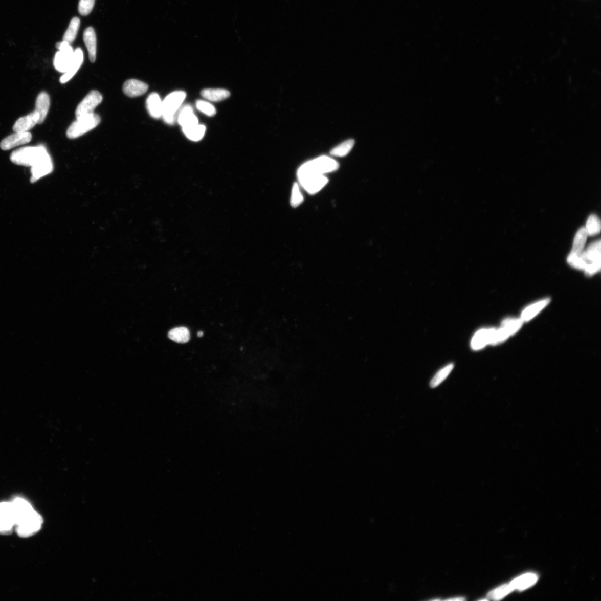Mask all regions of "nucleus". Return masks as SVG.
Masks as SVG:
<instances>
[{
	"instance_id": "obj_31",
	"label": "nucleus",
	"mask_w": 601,
	"mask_h": 601,
	"mask_svg": "<svg viewBox=\"0 0 601 601\" xmlns=\"http://www.w3.org/2000/svg\"><path fill=\"white\" fill-rule=\"evenodd\" d=\"M523 322L521 319H507L503 321L502 327L505 328L510 335H512L520 330Z\"/></svg>"
},
{
	"instance_id": "obj_3",
	"label": "nucleus",
	"mask_w": 601,
	"mask_h": 601,
	"mask_svg": "<svg viewBox=\"0 0 601 601\" xmlns=\"http://www.w3.org/2000/svg\"><path fill=\"white\" fill-rule=\"evenodd\" d=\"M48 153L47 148L42 145L25 147L14 150L10 155V160L16 165L31 168Z\"/></svg>"
},
{
	"instance_id": "obj_23",
	"label": "nucleus",
	"mask_w": 601,
	"mask_h": 601,
	"mask_svg": "<svg viewBox=\"0 0 601 601\" xmlns=\"http://www.w3.org/2000/svg\"><path fill=\"white\" fill-rule=\"evenodd\" d=\"M201 96L212 102H220L230 96V93L222 88H207L201 92Z\"/></svg>"
},
{
	"instance_id": "obj_8",
	"label": "nucleus",
	"mask_w": 601,
	"mask_h": 601,
	"mask_svg": "<svg viewBox=\"0 0 601 601\" xmlns=\"http://www.w3.org/2000/svg\"><path fill=\"white\" fill-rule=\"evenodd\" d=\"M15 526V515L11 502L0 503V535H9Z\"/></svg>"
},
{
	"instance_id": "obj_32",
	"label": "nucleus",
	"mask_w": 601,
	"mask_h": 601,
	"mask_svg": "<svg viewBox=\"0 0 601 601\" xmlns=\"http://www.w3.org/2000/svg\"><path fill=\"white\" fill-rule=\"evenodd\" d=\"M512 591H514V589L510 584L504 585L490 592L488 596V597L492 599H501L505 596H507Z\"/></svg>"
},
{
	"instance_id": "obj_15",
	"label": "nucleus",
	"mask_w": 601,
	"mask_h": 601,
	"mask_svg": "<svg viewBox=\"0 0 601 601\" xmlns=\"http://www.w3.org/2000/svg\"><path fill=\"white\" fill-rule=\"evenodd\" d=\"M176 120L182 128L198 124V119L194 114L193 107L189 105L183 106L180 109L177 114Z\"/></svg>"
},
{
	"instance_id": "obj_6",
	"label": "nucleus",
	"mask_w": 601,
	"mask_h": 601,
	"mask_svg": "<svg viewBox=\"0 0 601 601\" xmlns=\"http://www.w3.org/2000/svg\"><path fill=\"white\" fill-rule=\"evenodd\" d=\"M59 52H57L54 60V65L57 71L65 73L72 60L74 50L71 43L63 41L56 45Z\"/></svg>"
},
{
	"instance_id": "obj_13",
	"label": "nucleus",
	"mask_w": 601,
	"mask_h": 601,
	"mask_svg": "<svg viewBox=\"0 0 601 601\" xmlns=\"http://www.w3.org/2000/svg\"><path fill=\"white\" fill-rule=\"evenodd\" d=\"M83 52L82 51L81 49L77 48L74 52L72 60L68 71L63 74L60 79V83L61 84H65L72 79L76 73L78 72L82 64H83Z\"/></svg>"
},
{
	"instance_id": "obj_34",
	"label": "nucleus",
	"mask_w": 601,
	"mask_h": 601,
	"mask_svg": "<svg viewBox=\"0 0 601 601\" xmlns=\"http://www.w3.org/2000/svg\"><path fill=\"white\" fill-rule=\"evenodd\" d=\"M303 201V197L301 192L300 187L297 183H295L293 186L292 197H291L290 204L293 207L296 208L299 206Z\"/></svg>"
},
{
	"instance_id": "obj_37",
	"label": "nucleus",
	"mask_w": 601,
	"mask_h": 601,
	"mask_svg": "<svg viewBox=\"0 0 601 601\" xmlns=\"http://www.w3.org/2000/svg\"><path fill=\"white\" fill-rule=\"evenodd\" d=\"M464 598H463V597H460V598H450V599H448L447 600H464Z\"/></svg>"
},
{
	"instance_id": "obj_30",
	"label": "nucleus",
	"mask_w": 601,
	"mask_h": 601,
	"mask_svg": "<svg viewBox=\"0 0 601 601\" xmlns=\"http://www.w3.org/2000/svg\"><path fill=\"white\" fill-rule=\"evenodd\" d=\"M354 144L355 142L352 139L346 141L334 148L331 151V154L333 156L344 157L349 153Z\"/></svg>"
},
{
	"instance_id": "obj_20",
	"label": "nucleus",
	"mask_w": 601,
	"mask_h": 601,
	"mask_svg": "<svg viewBox=\"0 0 601 601\" xmlns=\"http://www.w3.org/2000/svg\"><path fill=\"white\" fill-rule=\"evenodd\" d=\"M581 257L586 263L600 262V240L594 242L584 251Z\"/></svg>"
},
{
	"instance_id": "obj_7",
	"label": "nucleus",
	"mask_w": 601,
	"mask_h": 601,
	"mask_svg": "<svg viewBox=\"0 0 601 601\" xmlns=\"http://www.w3.org/2000/svg\"><path fill=\"white\" fill-rule=\"evenodd\" d=\"M103 100L102 94L97 91H92L78 105L75 111L76 118L91 115Z\"/></svg>"
},
{
	"instance_id": "obj_19",
	"label": "nucleus",
	"mask_w": 601,
	"mask_h": 601,
	"mask_svg": "<svg viewBox=\"0 0 601 601\" xmlns=\"http://www.w3.org/2000/svg\"><path fill=\"white\" fill-rule=\"evenodd\" d=\"M492 331L493 328L482 329L474 335L471 342L472 349L479 350L487 344H490Z\"/></svg>"
},
{
	"instance_id": "obj_24",
	"label": "nucleus",
	"mask_w": 601,
	"mask_h": 601,
	"mask_svg": "<svg viewBox=\"0 0 601 601\" xmlns=\"http://www.w3.org/2000/svg\"><path fill=\"white\" fill-rule=\"evenodd\" d=\"M549 301L548 299L543 300L529 306L523 311L521 319L523 321H528L533 319L544 307L548 304Z\"/></svg>"
},
{
	"instance_id": "obj_2",
	"label": "nucleus",
	"mask_w": 601,
	"mask_h": 601,
	"mask_svg": "<svg viewBox=\"0 0 601 601\" xmlns=\"http://www.w3.org/2000/svg\"><path fill=\"white\" fill-rule=\"evenodd\" d=\"M297 177L300 185L310 194L320 192L328 182L325 175L316 173L306 163L299 169Z\"/></svg>"
},
{
	"instance_id": "obj_1",
	"label": "nucleus",
	"mask_w": 601,
	"mask_h": 601,
	"mask_svg": "<svg viewBox=\"0 0 601 601\" xmlns=\"http://www.w3.org/2000/svg\"><path fill=\"white\" fill-rule=\"evenodd\" d=\"M11 503L15 515V529L18 536L28 538L39 532L43 524V519L33 506L26 499L20 497L15 498Z\"/></svg>"
},
{
	"instance_id": "obj_14",
	"label": "nucleus",
	"mask_w": 601,
	"mask_h": 601,
	"mask_svg": "<svg viewBox=\"0 0 601 601\" xmlns=\"http://www.w3.org/2000/svg\"><path fill=\"white\" fill-rule=\"evenodd\" d=\"M148 85L136 79L126 81L123 86L124 93L129 97L135 98L142 96L148 90Z\"/></svg>"
},
{
	"instance_id": "obj_28",
	"label": "nucleus",
	"mask_w": 601,
	"mask_h": 601,
	"mask_svg": "<svg viewBox=\"0 0 601 601\" xmlns=\"http://www.w3.org/2000/svg\"><path fill=\"white\" fill-rule=\"evenodd\" d=\"M454 368V365L451 364L444 367L437 373L430 383V387L434 388L437 387L448 376Z\"/></svg>"
},
{
	"instance_id": "obj_38",
	"label": "nucleus",
	"mask_w": 601,
	"mask_h": 601,
	"mask_svg": "<svg viewBox=\"0 0 601 601\" xmlns=\"http://www.w3.org/2000/svg\"><path fill=\"white\" fill-rule=\"evenodd\" d=\"M203 335H204V332H202V331H199V332H198V337H203Z\"/></svg>"
},
{
	"instance_id": "obj_10",
	"label": "nucleus",
	"mask_w": 601,
	"mask_h": 601,
	"mask_svg": "<svg viewBox=\"0 0 601 601\" xmlns=\"http://www.w3.org/2000/svg\"><path fill=\"white\" fill-rule=\"evenodd\" d=\"M32 139L30 132H15L5 138L0 143V148L3 150H9L20 145L29 143Z\"/></svg>"
},
{
	"instance_id": "obj_12",
	"label": "nucleus",
	"mask_w": 601,
	"mask_h": 601,
	"mask_svg": "<svg viewBox=\"0 0 601 601\" xmlns=\"http://www.w3.org/2000/svg\"><path fill=\"white\" fill-rule=\"evenodd\" d=\"M39 114L35 110L17 119L13 126V131L15 132H29L37 124H39Z\"/></svg>"
},
{
	"instance_id": "obj_22",
	"label": "nucleus",
	"mask_w": 601,
	"mask_h": 601,
	"mask_svg": "<svg viewBox=\"0 0 601 601\" xmlns=\"http://www.w3.org/2000/svg\"><path fill=\"white\" fill-rule=\"evenodd\" d=\"M538 577L535 574L528 573L521 575L512 581L510 585L514 590H523L532 586L537 582Z\"/></svg>"
},
{
	"instance_id": "obj_9",
	"label": "nucleus",
	"mask_w": 601,
	"mask_h": 601,
	"mask_svg": "<svg viewBox=\"0 0 601 601\" xmlns=\"http://www.w3.org/2000/svg\"><path fill=\"white\" fill-rule=\"evenodd\" d=\"M53 169L52 157L48 153L36 165L31 168V182L35 183L49 175L53 172Z\"/></svg>"
},
{
	"instance_id": "obj_25",
	"label": "nucleus",
	"mask_w": 601,
	"mask_h": 601,
	"mask_svg": "<svg viewBox=\"0 0 601 601\" xmlns=\"http://www.w3.org/2000/svg\"><path fill=\"white\" fill-rule=\"evenodd\" d=\"M206 126L204 125L196 124L189 127L182 128L183 132L190 140L198 142L204 137L206 132Z\"/></svg>"
},
{
	"instance_id": "obj_33",
	"label": "nucleus",
	"mask_w": 601,
	"mask_h": 601,
	"mask_svg": "<svg viewBox=\"0 0 601 601\" xmlns=\"http://www.w3.org/2000/svg\"><path fill=\"white\" fill-rule=\"evenodd\" d=\"M196 107L198 110L209 117H213L216 114V109L215 107L211 103L204 100L197 101Z\"/></svg>"
},
{
	"instance_id": "obj_4",
	"label": "nucleus",
	"mask_w": 601,
	"mask_h": 601,
	"mask_svg": "<svg viewBox=\"0 0 601 601\" xmlns=\"http://www.w3.org/2000/svg\"><path fill=\"white\" fill-rule=\"evenodd\" d=\"M186 97L183 91L170 93L162 102V117L166 123L173 125L176 120L177 114Z\"/></svg>"
},
{
	"instance_id": "obj_5",
	"label": "nucleus",
	"mask_w": 601,
	"mask_h": 601,
	"mask_svg": "<svg viewBox=\"0 0 601 601\" xmlns=\"http://www.w3.org/2000/svg\"><path fill=\"white\" fill-rule=\"evenodd\" d=\"M100 121L99 116L95 113L78 118L69 126L66 136L69 139L78 138L96 128Z\"/></svg>"
},
{
	"instance_id": "obj_17",
	"label": "nucleus",
	"mask_w": 601,
	"mask_h": 601,
	"mask_svg": "<svg viewBox=\"0 0 601 601\" xmlns=\"http://www.w3.org/2000/svg\"><path fill=\"white\" fill-rule=\"evenodd\" d=\"M162 102L159 95L151 93L147 99V109L151 117L160 119L162 115Z\"/></svg>"
},
{
	"instance_id": "obj_36",
	"label": "nucleus",
	"mask_w": 601,
	"mask_h": 601,
	"mask_svg": "<svg viewBox=\"0 0 601 601\" xmlns=\"http://www.w3.org/2000/svg\"><path fill=\"white\" fill-rule=\"evenodd\" d=\"M600 269V262H596L587 264L584 270L587 276H592L599 271Z\"/></svg>"
},
{
	"instance_id": "obj_35",
	"label": "nucleus",
	"mask_w": 601,
	"mask_h": 601,
	"mask_svg": "<svg viewBox=\"0 0 601 601\" xmlns=\"http://www.w3.org/2000/svg\"><path fill=\"white\" fill-rule=\"evenodd\" d=\"M95 4V0H80L78 10L82 16H87L91 13Z\"/></svg>"
},
{
	"instance_id": "obj_16",
	"label": "nucleus",
	"mask_w": 601,
	"mask_h": 601,
	"mask_svg": "<svg viewBox=\"0 0 601 601\" xmlns=\"http://www.w3.org/2000/svg\"><path fill=\"white\" fill-rule=\"evenodd\" d=\"M83 38L90 60L92 62H94L96 61L97 56V36L94 29L92 27L86 29Z\"/></svg>"
},
{
	"instance_id": "obj_18",
	"label": "nucleus",
	"mask_w": 601,
	"mask_h": 601,
	"mask_svg": "<svg viewBox=\"0 0 601 601\" xmlns=\"http://www.w3.org/2000/svg\"><path fill=\"white\" fill-rule=\"evenodd\" d=\"M50 105V98L47 92H42L38 95L36 100L35 110L39 114V124L43 123L45 121L49 112Z\"/></svg>"
},
{
	"instance_id": "obj_26",
	"label": "nucleus",
	"mask_w": 601,
	"mask_h": 601,
	"mask_svg": "<svg viewBox=\"0 0 601 601\" xmlns=\"http://www.w3.org/2000/svg\"><path fill=\"white\" fill-rule=\"evenodd\" d=\"M168 337L176 343L184 344L188 342L191 335L187 328L179 327L170 330L168 333Z\"/></svg>"
},
{
	"instance_id": "obj_27",
	"label": "nucleus",
	"mask_w": 601,
	"mask_h": 601,
	"mask_svg": "<svg viewBox=\"0 0 601 601\" xmlns=\"http://www.w3.org/2000/svg\"><path fill=\"white\" fill-rule=\"evenodd\" d=\"M80 24V20L79 18L78 17H74L71 23H70L64 37H63V41L71 44L75 40L76 37H77Z\"/></svg>"
},
{
	"instance_id": "obj_21",
	"label": "nucleus",
	"mask_w": 601,
	"mask_h": 601,
	"mask_svg": "<svg viewBox=\"0 0 601 601\" xmlns=\"http://www.w3.org/2000/svg\"><path fill=\"white\" fill-rule=\"evenodd\" d=\"M588 235L585 227H581L575 235L570 255L581 256L583 254Z\"/></svg>"
},
{
	"instance_id": "obj_29",
	"label": "nucleus",
	"mask_w": 601,
	"mask_h": 601,
	"mask_svg": "<svg viewBox=\"0 0 601 601\" xmlns=\"http://www.w3.org/2000/svg\"><path fill=\"white\" fill-rule=\"evenodd\" d=\"M585 229L588 236L597 235L600 231V222L596 215H591L588 218Z\"/></svg>"
},
{
	"instance_id": "obj_11",
	"label": "nucleus",
	"mask_w": 601,
	"mask_h": 601,
	"mask_svg": "<svg viewBox=\"0 0 601 601\" xmlns=\"http://www.w3.org/2000/svg\"><path fill=\"white\" fill-rule=\"evenodd\" d=\"M310 162L315 171L323 175L336 171L339 167L337 161L327 156L320 157Z\"/></svg>"
}]
</instances>
